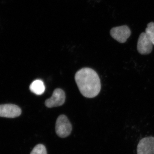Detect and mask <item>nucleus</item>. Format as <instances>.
<instances>
[{
	"label": "nucleus",
	"instance_id": "423d86ee",
	"mask_svg": "<svg viewBox=\"0 0 154 154\" xmlns=\"http://www.w3.org/2000/svg\"><path fill=\"white\" fill-rule=\"evenodd\" d=\"M137 154H154V137L142 139L137 146Z\"/></svg>",
	"mask_w": 154,
	"mask_h": 154
},
{
	"label": "nucleus",
	"instance_id": "f257e3e1",
	"mask_svg": "<svg viewBox=\"0 0 154 154\" xmlns=\"http://www.w3.org/2000/svg\"><path fill=\"white\" fill-rule=\"evenodd\" d=\"M75 81L81 94L88 98L96 97L101 91V85L98 74L89 68L81 69L76 73Z\"/></svg>",
	"mask_w": 154,
	"mask_h": 154
},
{
	"label": "nucleus",
	"instance_id": "0eeeda50",
	"mask_svg": "<svg viewBox=\"0 0 154 154\" xmlns=\"http://www.w3.org/2000/svg\"><path fill=\"white\" fill-rule=\"evenodd\" d=\"M22 113L21 108L13 104L0 105V117L14 118L18 117Z\"/></svg>",
	"mask_w": 154,
	"mask_h": 154
},
{
	"label": "nucleus",
	"instance_id": "7ed1b4c3",
	"mask_svg": "<svg viewBox=\"0 0 154 154\" xmlns=\"http://www.w3.org/2000/svg\"><path fill=\"white\" fill-rule=\"evenodd\" d=\"M131 34L129 27L127 25L119 26L112 28L110 34L112 38L121 43L126 42Z\"/></svg>",
	"mask_w": 154,
	"mask_h": 154
},
{
	"label": "nucleus",
	"instance_id": "f03ea898",
	"mask_svg": "<svg viewBox=\"0 0 154 154\" xmlns=\"http://www.w3.org/2000/svg\"><path fill=\"white\" fill-rule=\"evenodd\" d=\"M72 125L66 116L61 115L58 116L55 125V131L59 137H66L71 133Z\"/></svg>",
	"mask_w": 154,
	"mask_h": 154
},
{
	"label": "nucleus",
	"instance_id": "20e7f679",
	"mask_svg": "<svg viewBox=\"0 0 154 154\" xmlns=\"http://www.w3.org/2000/svg\"><path fill=\"white\" fill-rule=\"evenodd\" d=\"M66 96L64 91L60 88L54 91L51 97L46 100L45 105L48 108L61 106L65 101Z\"/></svg>",
	"mask_w": 154,
	"mask_h": 154
},
{
	"label": "nucleus",
	"instance_id": "39448f33",
	"mask_svg": "<svg viewBox=\"0 0 154 154\" xmlns=\"http://www.w3.org/2000/svg\"><path fill=\"white\" fill-rule=\"evenodd\" d=\"M153 45L145 32L141 33L137 44V50L140 54L143 55L149 54L152 50Z\"/></svg>",
	"mask_w": 154,
	"mask_h": 154
},
{
	"label": "nucleus",
	"instance_id": "1a4fd4ad",
	"mask_svg": "<svg viewBox=\"0 0 154 154\" xmlns=\"http://www.w3.org/2000/svg\"><path fill=\"white\" fill-rule=\"evenodd\" d=\"M145 33L154 45V23L151 22L147 25Z\"/></svg>",
	"mask_w": 154,
	"mask_h": 154
},
{
	"label": "nucleus",
	"instance_id": "6e6552de",
	"mask_svg": "<svg viewBox=\"0 0 154 154\" xmlns=\"http://www.w3.org/2000/svg\"><path fill=\"white\" fill-rule=\"evenodd\" d=\"M30 91L36 95H41L45 91L44 83L41 80H36L30 86Z\"/></svg>",
	"mask_w": 154,
	"mask_h": 154
},
{
	"label": "nucleus",
	"instance_id": "9d476101",
	"mask_svg": "<svg viewBox=\"0 0 154 154\" xmlns=\"http://www.w3.org/2000/svg\"><path fill=\"white\" fill-rule=\"evenodd\" d=\"M30 154H47L45 146L39 144L34 147Z\"/></svg>",
	"mask_w": 154,
	"mask_h": 154
}]
</instances>
